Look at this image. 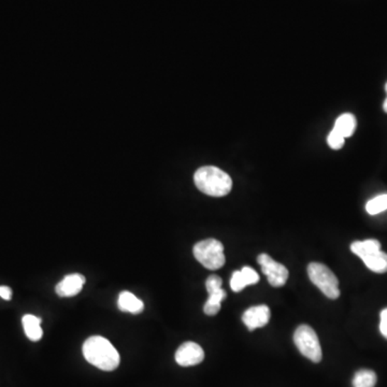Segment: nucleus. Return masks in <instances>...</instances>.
<instances>
[{
	"mask_svg": "<svg viewBox=\"0 0 387 387\" xmlns=\"http://www.w3.org/2000/svg\"><path fill=\"white\" fill-rule=\"evenodd\" d=\"M257 263L262 266V271L267 276L271 286H284L288 279V270L282 264L274 261L268 254H261L257 257Z\"/></svg>",
	"mask_w": 387,
	"mask_h": 387,
	"instance_id": "nucleus-6",
	"label": "nucleus"
},
{
	"mask_svg": "<svg viewBox=\"0 0 387 387\" xmlns=\"http://www.w3.org/2000/svg\"><path fill=\"white\" fill-rule=\"evenodd\" d=\"M380 332L387 339V308L381 312Z\"/></svg>",
	"mask_w": 387,
	"mask_h": 387,
	"instance_id": "nucleus-22",
	"label": "nucleus"
},
{
	"mask_svg": "<svg viewBox=\"0 0 387 387\" xmlns=\"http://www.w3.org/2000/svg\"><path fill=\"white\" fill-rule=\"evenodd\" d=\"M243 278L247 281V285H254L259 281V276L257 272L251 267H243L241 269Z\"/></svg>",
	"mask_w": 387,
	"mask_h": 387,
	"instance_id": "nucleus-20",
	"label": "nucleus"
},
{
	"mask_svg": "<svg viewBox=\"0 0 387 387\" xmlns=\"http://www.w3.org/2000/svg\"><path fill=\"white\" fill-rule=\"evenodd\" d=\"M82 351L84 359L91 365L103 371H113L120 365V354L103 337H89L83 344Z\"/></svg>",
	"mask_w": 387,
	"mask_h": 387,
	"instance_id": "nucleus-1",
	"label": "nucleus"
},
{
	"mask_svg": "<svg viewBox=\"0 0 387 387\" xmlns=\"http://www.w3.org/2000/svg\"><path fill=\"white\" fill-rule=\"evenodd\" d=\"M22 322L25 334L29 340L37 342L43 338V330L41 328V318L31 315V314H26L23 316Z\"/></svg>",
	"mask_w": 387,
	"mask_h": 387,
	"instance_id": "nucleus-10",
	"label": "nucleus"
},
{
	"mask_svg": "<svg viewBox=\"0 0 387 387\" xmlns=\"http://www.w3.org/2000/svg\"><path fill=\"white\" fill-rule=\"evenodd\" d=\"M86 279L80 274L64 276L55 287L56 294L60 297H74L82 291Z\"/></svg>",
	"mask_w": 387,
	"mask_h": 387,
	"instance_id": "nucleus-9",
	"label": "nucleus"
},
{
	"mask_svg": "<svg viewBox=\"0 0 387 387\" xmlns=\"http://www.w3.org/2000/svg\"><path fill=\"white\" fill-rule=\"evenodd\" d=\"M381 249V243L374 239H368L365 241H355L351 245V251L361 259L370 255L374 252Z\"/></svg>",
	"mask_w": 387,
	"mask_h": 387,
	"instance_id": "nucleus-14",
	"label": "nucleus"
},
{
	"mask_svg": "<svg viewBox=\"0 0 387 387\" xmlns=\"http://www.w3.org/2000/svg\"><path fill=\"white\" fill-rule=\"evenodd\" d=\"M176 361L182 367H191L201 364L205 359V352L195 342H185L176 352Z\"/></svg>",
	"mask_w": 387,
	"mask_h": 387,
	"instance_id": "nucleus-7",
	"label": "nucleus"
},
{
	"mask_svg": "<svg viewBox=\"0 0 387 387\" xmlns=\"http://www.w3.org/2000/svg\"><path fill=\"white\" fill-rule=\"evenodd\" d=\"M194 256L209 270H218L226 263L224 245L215 239H207L194 245Z\"/></svg>",
	"mask_w": 387,
	"mask_h": 387,
	"instance_id": "nucleus-3",
	"label": "nucleus"
},
{
	"mask_svg": "<svg viewBox=\"0 0 387 387\" xmlns=\"http://www.w3.org/2000/svg\"><path fill=\"white\" fill-rule=\"evenodd\" d=\"M366 210L370 215H376V214L382 213L387 210V194L378 195L374 197L371 201H368L366 205Z\"/></svg>",
	"mask_w": 387,
	"mask_h": 387,
	"instance_id": "nucleus-17",
	"label": "nucleus"
},
{
	"mask_svg": "<svg viewBox=\"0 0 387 387\" xmlns=\"http://www.w3.org/2000/svg\"><path fill=\"white\" fill-rule=\"evenodd\" d=\"M118 305L120 311L139 314L145 309V305L130 292H122L118 296Z\"/></svg>",
	"mask_w": 387,
	"mask_h": 387,
	"instance_id": "nucleus-11",
	"label": "nucleus"
},
{
	"mask_svg": "<svg viewBox=\"0 0 387 387\" xmlns=\"http://www.w3.org/2000/svg\"><path fill=\"white\" fill-rule=\"evenodd\" d=\"M327 141L328 145L332 150H340L344 145L345 138L341 136L338 132H336L335 129H332L330 136H328Z\"/></svg>",
	"mask_w": 387,
	"mask_h": 387,
	"instance_id": "nucleus-19",
	"label": "nucleus"
},
{
	"mask_svg": "<svg viewBox=\"0 0 387 387\" xmlns=\"http://www.w3.org/2000/svg\"><path fill=\"white\" fill-rule=\"evenodd\" d=\"M363 262L367 266L368 269L376 272V274L387 272V254L381 249L366 256L365 258H363Z\"/></svg>",
	"mask_w": 387,
	"mask_h": 387,
	"instance_id": "nucleus-12",
	"label": "nucleus"
},
{
	"mask_svg": "<svg viewBox=\"0 0 387 387\" xmlns=\"http://www.w3.org/2000/svg\"><path fill=\"white\" fill-rule=\"evenodd\" d=\"M194 182L199 191L212 197L226 196L232 189L230 174L214 166L199 168L194 174Z\"/></svg>",
	"mask_w": 387,
	"mask_h": 387,
	"instance_id": "nucleus-2",
	"label": "nucleus"
},
{
	"mask_svg": "<svg viewBox=\"0 0 387 387\" xmlns=\"http://www.w3.org/2000/svg\"><path fill=\"white\" fill-rule=\"evenodd\" d=\"M334 129L341 136L344 137V138H349V137H351L354 134L355 129H357V118L351 113L342 114V116L337 118Z\"/></svg>",
	"mask_w": 387,
	"mask_h": 387,
	"instance_id": "nucleus-13",
	"label": "nucleus"
},
{
	"mask_svg": "<svg viewBox=\"0 0 387 387\" xmlns=\"http://www.w3.org/2000/svg\"><path fill=\"white\" fill-rule=\"evenodd\" d=\"M294 342L303 357L315 364L322 361V347L313 328L308 325L299 326L294 334Z\"/></svg>",
	"mask_w": 387,
	"mask_h": 387,
	"instance_id": "nucleus-5",
	"label": "nucleus"
},
{
	"mask_svg": "<svg viewBox=\"0 0 387 387\" xmlns=\"http://www.w3.org/2000/svg\"><path fill=\"white\" fill-rule=\"evenodd\" d=\"M223 281L218 276H210L206 282L208 293L214 292L216 289L222 288Z\"/></svg>",
	"mask_w": 387,
	"mask_h": 387,
	"instance_id": "nucleus-21",
	"label": "nucleus"
},
{
	"mask_svg": "<svg viewBox=\"0 0 387 387\" xmlns=\"http://www.w3.org/2000/svg\"><path fill=\"white\" fill-rule=\"evenodd\" d=\"M0 297L5 301H11L12 289L9 286H0Z\"/></svg>",
	"mask_w": 387,
	"mask_h": 387,
	"instance_id": "nucleus-23",
	"label": "nucleus"
},
{
	"mask_svg": "<svg viewBox=\"0 0 387 387\" xmlns=\"http://www.w3.org/2000/svg\"><path fill=\"white\" fill-rule=\"evenodd\" d=\"M376 372L372 370H359L355 374L353 378L354 387H374L376 384Z\"/></svg>",
	"mask_w": 387,
	"mask_h": 387,
	"instance_id": "nucleus-16",
	"label": "nucleus"
},
{
	"mask_svg": "<svg viewBox=\"0 0 387 387\" xmlns=\"http://www.w3.org/2000/svg\"><path fill=\"white\" fill-rule=\"evenodd\" d=\"M270 316H271V313H270L268 305H255V307L249 308L243 313L242 320L247 330L252 332V330L267 325L270 320Z\"/></svg>",
	"mask_w": 387,
	"mask_h": 387,
	"instance_id": "nucleus-8",
	"label": "nucleus"
},
{
	"mask_svg": "<svg viewBox=\"0 0 387 387\" xmlns=\"http://www.w3.org/2000/svg\"><path fill=\"white\" fill-rule=\"evenodd\" d=\"M310 280L322 291V294L330 299H337L340 296L339 281L334 272L320 263H311L308 266Z\"/></svg>",
	"mask_w": 387,
	"mask_h": 387,
	"instance_id": "nucleus-4",
	"label": "nucleus"
},
{
	"mask_svg": "<svg viewBox=\"0 0 387 387\" xmlns=\"http://www.w3.org/2000/svg\"><path fill=\"white\" fill-rule=\"evenodd\" d=\"M247 286V281L243 278L241 270L235 271L234 274H232V280H230V287H232V291L236 293L241 292V291L245 289V287Z\"/></svg>",
	"mask_w": 387,
	"mask_h": 387,
	"instance_id": "nucleus-18",
	"label": "nucleus"
},
{
	"mask_svg": "<svg viewBox=\"0 0 387 387\" xmlns=\"http://www.w3.org/2000/svg\"><path fill=\"white\" fill-rule=\"evenodd\" d=\"M385 89H386V93H387V83H386V86H385ZM383 109H384V111L386 112L387 113V99H385L384 105H383Z\"/></svg>",
	"mask_w": 387,
	"mask_h": 387,
	"instance_id": "nucleus-24",
	"label": "nucleus"
},
{
	"mask_svg": "<svg viewBox=\"0 0 387 387\" xmlns=\"http://www.w3.org/2000/svg\"><path fill=\"white\" fill-rule=\"evenodd\" d=\"M226 296L228 294L223 288L216 289L214 292L209 293V298L205 303L203 312L209 316L216 315L220 312L222 301L226 298Z\"/></svg>",
	"mask_w": 387,
	"mask_h": 387,
	"instance_id": "nucleus-15",
	"label": "nucleus"
}]
</instances>
